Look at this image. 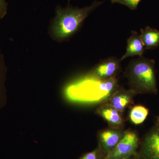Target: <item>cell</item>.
<instances>
[{"mask_svg":"<svg viewBox=\"0 0 159 159\" xmlns=\"http://www.w3.org/2000/svg\"><path fill=\"white\" fill-rule=\"evenodd\" d=\"M103 2L94 1L89 6L82 8L74 7L69 3L65 8L57 6L55 16L49 28L51 38L58 43L70 39L80 29L86 19Z\"/></svg>","mask_w":159,"mask_h":159,"instance_id":"1","label":"cell"},{"mask_svg":"<svg viewBox=\"0 0 159 159\" xmlns=\"http://www.w3.org/2000/svg\"><path fill=\"white\" fill-rule=\"evenodd\" d=\"M119 87L117 77L97 80L85 75L82 80L68 87L66 95L72 102L100 106L108 102Z\"/></svg>","mask_w":159,"mask_h":159,"instance_id":"2","label":"cell"},{"mask_svg":"<svg viewBox=\"0 0 159 159\" xmlns=\"http://www.w3.org/2000/svg\"><path fill=\"white\" fill-rule=\"evenodd\" d=\"M124 75L129 89L136 94L157 93L154 60L143 56L132 60L125 68Z\"/></svg>","mask_w":159,"mask_h":159,"instance_id":"3","label":"cell"},{"mask_svg":"<svg viewBox=\"0 0 159 159\" xmlns=\"http://www.w3.org/2000/svg\"><path fill=\"white\" fill-rule=\"evenodd\" d=\"M139 139L135 132L125 131L123 137L113 150L106 157L105 159H126L136 153Z\"/></svg>","mask_w":159,"mask_h":159,"instance_id":"4","label":"cell"},{"mask_svg":"<svg viewBox=\"0 0 159 159\" xmlns=\"http://www.w3.org/2000/svg\"><path fill=\"white\" fill-rule=\"evenodd\" d=\"M121 61L116 57L102 60L86 74V76L97 80L117 77L121 70Z\"/></svg>","mask_w":159,"mask_h":159,"instance_id":"5","label":"cell"},{"mask_svg":"<svg viewBox=\"0 0 159 159\" xmlns=\"http://www.w3.org/2000/svg\"><path fill=\"white\" fill-rule=\"evenodd\" d=\"M137 157L139 159H159V123L145 134Z\"/></svg>","mask_w":159,"mask_h":159,"instance_id":"6","label":"cell"},{"mask_svg":"<svg viewBox=\"0 0 159 159\" xmlns=\"http://www.w3.org/2000/svg\"><path fill=\"white\" fill-rule=\"evenodd\" d=\"M124 133L122 128L112 127L99 132L98 134L99 147L100 150L105 154L106 157L116 148L123 137Z\"/></svg>","mask_w":159,"mask_h":159,"instance_id":"7","label":"cell"},{"mask_svg":"<svg viewBox=\"0 0 159 159\" xmlns=\"http://www.w3.org/2000/svg\"><path fill=\"white\" fill-rule=\"evenodd\" d=\"M136 95L130 89H126L119 87L107 103L122 112L133 102L134 97Z\"/></svg>","mask_w":159,"mask_h":159,"instance_id":"8","label":"cell"},{"mask_svg":"<svg viewBox=\"0 0 159 159\" xmlns=\"http://www.w3.org/2000/svg\"><path fill=\"white\" fill-rule=\"evenodd\" d=\"M96 112L103 118L112 128H122L124 120L121 112L108 103L99 106Z\"/></svg>","mask_w":159,"mask_h":159,"instance_id":"9","label":"cell"},{"mask_svg":"<svg viewBox=\"0 0 159 159\" xmlns=\"http://www.w3.org/2000/svg\"><path fill=\"white\" fill-rule=\"evenodd\" d=\"M145 50L140 34L136 31H132L130 36L127 40L126 51L120 58V61H122L128 57L134 56L142 57Z\"/></svg>","mask_w":159,"mask_h":159,"instance_id":"10","label":"cell"},{"mask_svg":"<svg viewBox=\"0 0 159 159\" xmlns=\"http://www.w3.org/2000/svg\"><path fill=\"white\" fill-rule=\"evenodd\" d=\"M140 37L145 50H153L159 46V30L149 26L141 29Z\"/></svg>","mask_w":159,"mask_h":159,"instance_id":"11","label":"cell"},{"mask_svg":"<svg viewBox=\"0 0 159 159\" xmlns=\"http://www.w3.org/2000/svg\"><path fill=\"white\" fill-rule=\"evenodd\" d=\"M7 72L5 58L0 48V110L5 106L7 99L6 86Z\"/></svg>","mask_w":159,"mask_h":159,"instance_id":"12","label":"cell"},{"mask_svg":"<svg viewBox=\"0 0 159 159\" xmlns=\"http://www.w3.org/2000/svg\"><path fill=\"white\" fill-rule=\"evenodd\" d=\"M149 113L148 109L142 105H136L131 108L129 113L130 122L134 125H140L145 121Z\"/></svg>","mask_w":159,"mask_h":159,"instance_id":"13","label":"cell"},{"mask_svg":"<svg viewBox=\"0 0 159 159\" xmlns=\"http://www.w3.org/2000/svg\"><path fill=\"white\" fill-rule=\"evenodd\" d=\"M142 0H111L112 4L118 3L128 7L132 10L137 9L139 3Z\"/></svg>","mask_w":159,"mask_h":159,"instance_id":"14","label":"cell"},{"mask_svg":"<svg viewBox=\"0 0 159 159\" xmlns=\"http://www.w3.org/2000/svg\"><path fill=\"white\" fill-rule=\"evenodd\" d=\"M8 9V4L6 0H0V20L6 16Z\"/></svg>","mask_w":159,"mask_h":159,"instance_id":"15","label":"cell"},{"mask_svg":"<svg viewBox=\"0 0 159 159\" xmlns=\"http://www.w3.org/2000/svg\"><path fill=\"white\" fill-rule=\"evenodd\" d=\"M99 152L97 150L93 151L86 154L81 159H100Z\"/></svg>","mask_w":159,"mask_h":159,"instance_id":"16","label":"cell"},{"mask_svg":"<svg viewBox=\"0 0 159 159\" xmlns=\"http://www.w3.org/2000/svg\"><path fill=\"white\" fill-rule=\"evenodd\" d=\"M157 123H159V117H158L157 119Z\"/></svg>","mask_w":159,"mask_h":159,"instance_id":"17","label":"cell"},{"mask_svg":"<svg viewBox=\"0 0 159 159\" xmlns=\"http://www.w3.org/2000/svg\"><path fill=\"white\" fill-rule=\"evenodd\" d=\"M126 159H131L130 158V157Z\"/></svg>","mask_w":159,"mask_h":159,"instance_id":"18","label":"cell"},{"mask_svg":"<svg viewBox=\"0 0 159 159\" xmlns=\"http://www.w3.org/2000/svg\"><path fill=\"white\" fill-rule=\"evenodd\" d=\"M70 0H69V2H70Z\"/></svg>","mask_w":159,"mask_h":159,"instance_id":"19","label":"cell"}]
</instances>
